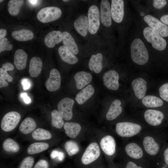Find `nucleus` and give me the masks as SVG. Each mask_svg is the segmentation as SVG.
I'll use <instances>...</instances> for the list:
<instances>
[{"mask_svg": "<svg viewBox=\"0 0 168 168\" xmlns=\"http://www.w3.org/2000/svg\"><path fill=\"white\" fill-rule=\"evenodd\" d=\"M131 57L133 61L140 65L145 64L148 61L149 54L143 41L139 38L134 39L131 45Z\"/></svg>", "mask_w": 168, "mask_h": 168, "instance_id": "3", "label": "nucleus"}, {"mask_svg": "<svg viewBox=\"0 0 168 168\" xmlns=\"http://www.w3.org/2000/svg\"><path fill=\"white\" fill-rule=\"evenodd\" d=\"M103 55L101 53L91 55L88 63L89 69L95 73L100 72L102 68Z\"/></svg>", "mask_w": 168, "mask_h": 168, "instance_id": "26", "label": "nucleus"}, {"mask_svg": "<svg viewBox=\"0 0 168 168\" xmlns=\"http://www.w3.org/2000/svg\"><path fill=\"white\" fill-rule=\"evenodd\" d=\"M74 103V100L69 97L63 98L58 103V111L64 120L68 121L72 118V109Z\"/></svg>", "mask_w": 168, "mask_h": 168, "instance_id": "11", "label": "nucleus"}, {"mask_svg": "<svg viewBox=\"0 0 168 168\" xmlns=\"http://www.w3.org/2000/svg\"><path fill=\"white\" fill-rule=\"evenodd\" d=\"M51 124L57 128H61L64 125V122L62 116L58 111L54 110L51 113Z\"/></svg>", "mask_w": 168, "mask_h": 168, "instance_id": "36", "label": "nucleus"}, {"mask_svg": "<svg viewBox=\"0 0 168 168\" xmlns=\"http://www.w3.org/2000/svg\"><path fill=\"white\" fill-rule=\"evenodd\" d=\"M21 83L24 90L29 89L31 85L30 81L26 78L22 79L21 81Z\"/></svg>", "mask_w": 168, "mask_h": 168, "instance_id": "45", "label": "nucleus"}, {"mask_svg": "<svg viewBox=\"0 0 168 168\" xmlns=\"http://www.w3.org/2000/svg\"><path fill=\"white\" fill-rule=\"evenodd\" d=\"M100 147L107 155L112 156L115 153L116 144L114 138L109 135L102 138L100 142Z\"/></svg>", "mask_w": 168, "mask_h": 168, "instance_id": "14", "label": "nucleus"}, {"mask_svg": "<svg viewBox=\"0 0 168 168\" xmlns=\"http://www.w3.org/2000/svg\"><path fill=\"white\" fill-rule=\"evenodd\" d=\"M3 0H0V2H2V1H3Z\"/></svg>", "mask_w": 168, "mask_h": 168, "instance_id": "58", "label": "nucleus"}, {"mask_svg": "<svg viewBox=\"0 0 168 168\" xmlns=\"http://www.w3.org/2000/svg\"><path fill=\"white\" fill-rule=\"evenodd\" d=\"M21 118L18 112L12 111L6 114L1 121V126L2 129L5 132H10L17 126Z\"/></svg>", "mask_w": 168, "mask_h": 168, "instance_id": "7", "label": "nucleus"}, {"mask_svg": "<svg viewBox=\"0 0 168 168\" xmlns=\"http://www.w3.org/2000/svg\"><path fill=\"white\" fill-rule=\"evenodd\" d=\"M140 14L141 16H143L145 15V13L143 12H140Z\"/></svg>", "mask_w": 168, "mask_h": 168, "instance_id": "56", "label": "nucleus"}, {"mask_svg": "<svg viewBox=\"0 0 168 168\" xmlns=\"http://www.w3.org/2000/svg\"><path fill=\"white\" fill-rule=\"evenodd\" d=\"M74 26L78 33L83 36H86L88 30V17L85 15L79 16L74 21Z\"/></svg>", "mask_w": 168, "mask_h": 168, "instance_id": "21", "label": "nucleus"}, {"mask_svg": "<svg viewBox=\"0 0 168 168\" xmlns=\"http://www.w3.org/2000/svg\"><path fill=\"white\" fill-rule=\"evenodd\" d=\"M21 97L22 98L24 102L26 104L31 103V101L30 98L29 96L26 93L23 92L20 95Z\"/></svg>", "mask_w": 168, "mask_h": 168, "instance_id": "47", "label": "nucleus"}, {"mask_svg": "<svg viewBox=\"0 0 168 168\" xmlns=\"http://www.w3.org/2000/svg\"><path fill=\"white\" fill-rule=\"evenodd\" d=\"M33 139L38 140L49 139L52 138L51 133L48 131L42 128H38L32 133Z\"/></svg>", "mask_w": 168, "mask_h": 168, "instance_id": "35", "label": "nucleus"}, {"mask_svg": "<svg viewBox=\"0 0 168 168\" xmlns=\"http://www.w3.org/2000/svg\"><path fill=\"white\" fill-rule=\"evenodd\" d=\"M2 68L4 71L7 72L9 71H12L14 69L13 65L9 62L3 64Z\"/></svg>", "mask_w": 168, "mask_h": 168, "instance_id": "46", "label": "nucleus"}, {"mask_svg": "<svg viewBox=\"0 0 168 168\" xmlns=\"http://www.w3.org/2000/svg\"><path fill=\"white\" fill-rule=\"evenodd\" d=\"M12 45L9 44L8 39L4 38L0 41V52L5 50H10L12 49Z\"/></svg>", "mask_w": 168, "mask_h": 168, "instance_id": "41", "label": "nucleus"}, {"mask_svg": "<svg viewBox=\"0 0 168 168\" xmlns=\"http://www.w3.org/2000/svg\"><path fill=\"white\" fill-rule=\"evenodd\" d=\"M63 33L58 30L49 32L45 36L44 42L46 46L49 48L54 47L62 41Z\"/></svg>", "mask_w": 168, "mask_h": 168, "instance_id": "22", "label": "nucleus"}, {"mask_svg": "<svg viewBox=\"0 0 168 168\" xmlns=\"http://www.w3.org/2000/svg\"><path fill=\"white\" fill-rule=\"evenodd\" d=\"M2 146L4 150L8 152L16 153L18 152L20 149L18 143L10 138L6 139L3 142Z\"/></svg>", "mask_w": 168, "mask_h": 168, "instance_id": "37", "label": "nucleus"}, {"mask_svg": "<svg viewBox=\"0 0 168 168\" xmlns=\"http://www.w3.org/2000/svg\"><path fill=\"white\" fill-rule=\"evenodd\" d=\"M145 130L141 124L130 121L118 123L115 128L116 133L119 136L128 139L138 136Z\"/></svg>", "mask_w": 168, "mask_h": 168, "instance_id": "2", "label": "nucleus"}, {"mask_svg": "<svg viewBox=\"0 0 168 168\" xmlns=\"http://www.w3.org/2000/svg\"><path fill=\"white\" fill-rule=\"evenodd\" d=\"M64 147L68 155L72 156L77 153L80 148L77 143L75 142L70 140L67 142L65 144Z\"/></svg>", "mask_w": 168, "mask_h": 168, "instance_id": "38", "label": "nucleus"}, {"mask_svg": "<svg viewBox=\"0 0 168 168\" xmlns=\"http://www.w3.org/2000/svg\"><path fill=\"white\" fill-rule=\"evenodd\" d=\"M111 17L116 23L121 22L124 14V3L123 0H112L111 6Z\"/></svg>", "mask_w": 168, "mask_h": 168, "instance_id": "15", "label": "nucleus"}, {"mask_svg": "<svg viewBox=\"0 0 168 168\" xmlns=\"http://www.w3.org/2000/svg\"><path fill=\"white\" fill-rule=\"evenodd\" d=\"M43 67L41 59L39 57H34L30 60L29 72L30 76L32 77H36L40 74Z\"/></svg>", "mask_w": 168, "mask_h": 168, "instance_id": "25", "label": "nucleus"}, {"mask_svg": "<svg viewBox=\"0 0 168 168\" xmlns=\"http://www.w3.org/2000/svg\"><path fill=\"white\" fill-rule=\"evenodd\" d=\"M48 162L44 160L41 159L35 165L34 168H49Z\"/></svg>", "mask_w": 168, "mask_h": 168, "instance_id": "43", "label": "nucleus"}, {"mask_svg": "<svg viewBox=\"0 0 168 168\" xmlns=\"http://www.w3.org/2000/svg\"><path fill=\"white\" fill-rule=\"evenodd\" d=\"M94 92V87L89 84L77 94L75 97V100L79 104L82 105L91 97Z\"/></svg>", "mask_w": 168, "mask_h": 168, "instance_id": "24", "label": "nucleus"}, {"mask_svg": "<svg viewBox=\"0 0 168 168\" xmlns=\"http://www.w3.org/2000/svg\"><path fill=\"white\" fill-rule=\"evenodd\" d=\"M159 92L161 98L168 102V83L163 84L160 87Z\"/></svg>", "mask_w": 168, "mask_h": 168, "instance_id": "40", "label": "nucleus"}, {"mask_svg": "<svg viewBox=\"0 0 168 168\" xmlns=\"http://www.w3.org/2000/svg\"><path fill=\"white\" fill-rule=\"evenodd\" d=\"M125 168H143L141 166H138L134 162L132 161H128L127 163Z\"/></svg>", "mask_w": 168, "mask_h": 168, "instance_id": "48", "label": "nucleus"}, {"mask_svg": "<svg viewBox=\"0 0 168 168\" xmlns=\"http://www.w3.org/2000/svg\"><path fill=\"white\" fill-rule=\"evenodd\" d=\"M66 134L69 137L74 138L79 133L81 129L80 125L76 123L67 122L63 126Z\"/></svg>", "mask_w": 168, "mask_h": 168, "instance_id": "29", "label": "nucleus"}, {"mask_svg": "<svg viewBox=\"0 0 168 168\" xmlns=\"http://www.w3.org/2000/svg\"><path fill=\"white\" fill-rule=\"evenodd\" d=\"M61 83L60 74L58 70L52 69L50 71L49 77L45 82L46 89L49 91H54L58 90Z\"/></svg>", "mask_w": 168, "mask_h": 168, "instance_id": "16", "label": "nucleus"}, {"mask_svg": "<svg viewBox=\"0 0 168 168\" xmlns=\"http://www.w3.org/2000/svg\"><path fill=\"white\" fill-rule=\"evenodd\" d=\"M118 73L114 70H111L105 72L103 76V82L105 86L112 90H117L119 87Z\"/></svg>", "mask_w": 168, "mask_h": 168, "instance_id": "13", "label": "nucleus"}, {"mask_svg": "<svg viewBox=\"0 0 168 168\" xmlns=\"http://www.w3.org/2000/svg\"><path fill=\"white\" fill-rule=\"evenodd\" d=\"M7 35V30L6 29H0V40H1L4 38Z\"/></svg>", "mask_w": 168, "mask_h": 168, "instance_id": "52", "label": "nucleus"}, {"mask_svg": "<svg viewBox=\"0 0 168 168\" xmlns=\"http://www.w3.org/2000/svg\"><path fill=\"white\" fill-rule=\"evenodd\" d=\"M121 102L118 99L113 101L106 115V118L109 121L113 120L118 117L122 113L123 110L121 106Z\"/></svg>", "mask_w": 168, "mask_h": 168, "instance_id": "20", "label": "nucleus"}, {"mask_svg": "<svg viewBox=\"0 0 168 168\" xmlns=\"http://www.w3.org/2000/svg\"><path fill=\"white\" fill-rule=\"evenodd\" d=\"M143 34L146 40L152 44L153 48L160 51L165 49L167 45L166 40L151 27H145Z\"/></svg>", "mask_w": 168, "mask_h": 168, "instance_id": "4", "label": "nucleus"}, {"mask_svg": "<svg viewBox=\"0 0 168 168\" xmlns=\"http://www.w3.org/2000/svg\"><path fill=\"white\" fill-rule=\"evenodd\" d=\"M36 126L34 120L31 118L27 117L22 122L19 126V130L24 134H27L32 132Z\"/></svg>", "mask_w": 168, "mask_h": 168, "instance_id": "31", "label": "nucleus"}, {"mask_svg": "<svg viewBox=\"0 0 168 168\" xmlns=\"http://www.w3.org/2000/svg\"><path fill=\"white\" fill-rule=\"evenodd\" d=\"M29 2H30L33 5H35L37 2H38V0H28V1Z\"/></svg>", "mask_w": 168, "mask_h": 168, "instance_id": "55", "label": "nucleus"}, {"mask_svg": "<svg viewBox=\"0 0 168 168\" xmlns=\"http://www.w3.org/2000/svg\"><path fill=\"white\" fill-rule=\"evenodd\" d=\"M161 21L166 24L168 25V14L162 16L160 18Z\"/></svg>", "mask_w": 168, "mask_h": 168, "instance_id": "51", "label": "nucleus"}, {"mask_svg": "<svg viewBox=\"0 0 168 168\" xmlns=\"http://www.w3.org/2000/svg\"><path fill=\"white\" fill-rule=\"evenodd\" d=\"M49 147L48 143L43 142H36L31 144L27 149V153L30 155L40 153Z\"/></svg>", "mask_w": 168, "mask_h": 168, "instance_id": "33", "label": "nucleus"}, {"mask_svg": "<svg viewBox=\"0 0 168 168\" xmlns=\"http://www.w3.org/2000/svg\"><path fill=\"white\" fill-rule=\"evenodd\" d=\"M145 21L150 27L161 36H168V26L154 16L147 15L144 17Z\"/></svg>", "mask_w": 168, "mask_h": 168, "instance_id": "10", "label": "nucleus"}, {"mask_svg": "<svg viewBox=\"0 0 168 168\" xmlns=\"http://www.w3.org/2000/svg\"><path fill=\"white\" fill-rule=\"evenodd\" d=\"M144 117L146 123L150 126L154 128L161 124L164 118V115L159 110L149 109L145 111Z\"/></svg>", "mask_w": 168, "mask_h": 168, "instance_id": "12", "label": "nucleus"}, {"mask_svg": "<svg viewBox=\"0 0 168 168\" xmlns=\"http://www.w3.org/2000/svg\"><path fill=\"white\" fill-rule=\"evenodd\" d=\"M34 161V158L28 156L24 158L22 161L19 168H32Z\"/></svg>", "mask_w": 168, "mask_h": 168, "instance_id": "39", "label": "nucleus"}, {"mask_svg": "<svg viewBox=\"0 0 168 168\" xmlns=\"http://www.w3.org/2000/svg\"><path fill=\"white\" fill-rule=\"evenodd\" d=\"M142 103L146 107L148 108H156L162 106L163 101L157 97L153 96H147L142 100Z\"/></svg>", "mask_w": 168, "mask_h": 168, "instance_id": "32", "label": "nucleus"}, {"mask_svg": "<svg viewBox=\"0 0 168 168\" xmlns=\"http://www.w3.org/2000/svg\"><path fill=\"white\" fill-rule=\"evenodd\" d=\"M63 2H67L69 1V0H63Z\"/></svg>", "mask_w": 168, "mask_h": 168, "instance_id": "57", "label": "nucleus"}, {"mask_svg": "<svg viewBox=\"0 0 168 168\" xmlns=\"http://www.w3.org/2000/svg\"><path fill=\"white\" fill-rule=\"evenodd\" d=\"M24 1L22 0H10L8 3V11L12 16L17 15L19 13L20 8Z\"/></svg>", "mask_w": 168, "mask_h": 168, "instance_id": "34", "label": "nucleus"}, {"mask_svg": "<svg viewBox=\"0 0 168 168\" xmlns=\"http://www.w3.org/2000/svg\"><path fill=\"white\" fill-rule=\"evenodd\" d=\"M74 78L77 88L81 89L91 82L92 79V76L89 72L81 71L76 73Z\"/></svg>", "mask_w": 168, "mask_h": 168, "instance_id": "19", "label": "nucleus"}, {"mask_svg": "<svg viewBox=\"0 0 168 168\" xmlns=\"http://www.w3.org/2000/svg\"><path fill=\"white\" fill-rule=\"evenodd\" d=\"M62 15L61 10L56 7H44L39 11L37 15L38 19L41 22L47 23L54 21Z\"/></svg>", "mask_w": 168, "mask_h": 168, "instance_id": "5", "label": "nucleus"}, {"mask_svg": "<svg viewBox=\"0 0 168 168\" xmlns=\"http://www.w3.org/2000/svg\"><path fill=\"white\" fill-rule=\"evenodd\" d=\"M8 85V82L6 80L2 78L1 77H0V88H2L3 87H5Z\"/></svg>", "mask_w": 168, "mask_h": 168, "instance_id": "50", "label": "nucleus"}, {"mask_svg": "<svg viewBox=\"0 0 168 168\" xmlns=\"http://www.w3.org/2000/svg\"><path fill=\"white\" fill-rule=\"evenodd\" d=\"M62 41L64 46L74 55L78 54V49L77 45L74 39L69 32L64 31L63 33Z\"/></svg>", "mask_w": 168, "mask_h": 168, "instance_id": "28", "label": "nucleus"}, {"mask_svg": "<svg viewBox=\"0 0 168 168\" xmlns=\"http://www.w3.org/2000/svg\"><path fill=\"white\" fill-rule=\"evenodd\" d=\"M167 3V1L165 0H154L153 1V5L155 8L160 9L163 7Z\"/></svg>", "mask_w": 168, "mask_h": 168, "instance_id": "42", "label": "nucleus"}, {"mask_svg": "<svg viewBox=\"0 0 168 168\" xmlns=\"http://www.w3.org/2000/svg\"><path fill=\"white\" fill-rule=\"evenodd\" d=\"M132 86L136 97L139 99L144 96L147 89V82L142 78L134 80L132 82Z\"/></svg>", "mask_w": 168, "mask_h": 168, "instance_id": "18", "label": "nucleus"}, {"mask_svg": "<svg viewBox=\"0 0 168 168\" xmlns=\"http://www.w3.org/2000/svg\"><path fill=\"white\" fill-rule=\"evenodd\" d=\"M58 50L61 58L65 62L74 64L78 62L79 60L77 57L64 46H60Z\"/></svg>", "mask_w": 168, "mask_h": 168, "instance_id": "23", "label": "nucleus"}, {"mask_svg": "<svg viewBox=\"0 0 168 168\" xmlns=\"http://www.w3.org/2000/svg\"><path fill=\"white\" fill-rule=\"evenodd\" d=\"M163 155L164 161L166 164L168 165V147L164 151Z\"/></svg>", "mask_w": 168, "mask_h": 168, "instance_id": "49", "label": "nucleus"}, {"mask_svg": "<svg viewBox=\"0 0 168 168\" xmlns=\"http://www.w3.org/2000/svg\"><path fill=\"white\" fill-rule=\"evenodd\" d=\"M138 136L139 137V142L146 156L154 157L159 154L161 146L154 130H146Z\"/></svg>", "mask_w": 168, "mask_h": 168, "instance_id": "1", "label": "nucleus"}, {"mask_svg": "<svg viewBox=\"0 0 168 168\" xmlns=\"http://www.w3.org/2000/svg\"><path fill=\"white\" fill-rule=\"evenodd\" d=\"M59 152L56 150H54L52 152L51 154V157L52 158H54L57 156H58Z\"/></svg>", "mask_w": 168, "mask_h": 168, "instance_id": "53", "label": "nucleus"}, {"mask_svg": "<svg viewBox=\"0 0 168 168\" xmlns=\"http://www.w3.org/2000/svg\"><path fill=\"white\" fill-rule=\"evenodd\" d=\"M100 6V19L102 23L105 26L109 27L112 24L111 8L109 1L102 0Z\"/></svg>", "mask_w": 168, "mask_h": 168, "instance_id": "17", "label": "nucleus"}, {"mask_svg": "<svg viewBox=\"0 0 168 168\" xmlns=\"http://www.w3.org/2000/svg\"><path fill=\"white\" fill-rule=\"evenodd\" d=\"M100 154L98 144L96 142L90 143L87 147L81 158V161L84 165H89L96 160Z\"/></svg>", "mask_w": 168, "mask_h": 168, "instance_id": "8", "label": "nucleus"}, {"mask_svg": "<svg viewBox=\"0 0 168 168\" xmlns=\"http://www.w3.org/2000/svg\"><path fill=\"white\" fill-rule=\"evenodd\" d=\"M27 59V54L24 50L21 49H17L14 55V63L16 68L19 70L24 69Z\"/></svg>", "mask_w": 168, "mask_h": 168, "instance_id": "27", "label": "nucleus"}, {"mask_svg": "<svg viewBox=\"0 0 168 168\" xmlns=\"http://www.w3.org/2000/svg\"><path fill=\"white\" fill-rule=\"evenodd\" d=\"M124 151L127 156L132 159L141 160L146 156L139 141L129 142L125 146Z\"/></svg>", "mask_w": 168, "mask_h": 168, "instance_id": "6", "label": "nucleus"}, {"mask_svg": "<svg viewBox=\"0 0 168 168\" xmlns=\"http://www.w3.org/2000/svg\"><path fill=\"white\" fill-rule=\"evenodd\" d=\"M59 159L60 160H62L64 158V155L63 153L62 152H59L58 156Z\"/></svg>", "mask_w": 168, "mask_h": 168, "instance_id": "54", "label": "nucleus"}, {"mask_svg": "<svg viewBox=\"0 0 168 168\" xmlns=\"http://www.w3.org/2000/svg\"><path fill=\"white\" fill-rule=\"evenodd\" d=\"M88 31L91 34H95L100 26V13L98 7L94 5L90 7L88 12Z\"/></svg>", "mask_w": 168, "mask_h": 168, "instance_id": "9", "label": "nucleus"}, {"mask_svg": "<svg viewBox=\"0 0 168 168\" xmlns=\"http://www.w3.org/2000/svg\"><path fill=\"white\" fill-rule=\"evenodd\" d=\"M12 37L19 41H26L31 40L34 35L31 30L26 29H22L19 30L14 31L12 33Z\"/></svg>", "mask_w": 168, "mask_h": 168, "instance_id": "30", "label": "nucleus"}, {"mask_svg": "<svg viewBox=\"0 0 168 168\" xmlns=\"http://www.w3.org/2000/svg\"><path fill=\"white\" fill-rule=\"evenodd\" d=\"M0 75L2 78L7 80L9 82H11L13 81V77L7 73V71H4L2 68H0Z\"/></svg>", "mask_w": 168, "mask_h": 168, "instance_id": "44", "label": "nucleus"}]
</instances>
